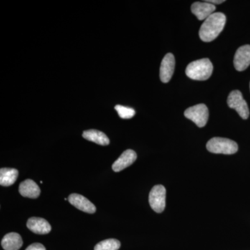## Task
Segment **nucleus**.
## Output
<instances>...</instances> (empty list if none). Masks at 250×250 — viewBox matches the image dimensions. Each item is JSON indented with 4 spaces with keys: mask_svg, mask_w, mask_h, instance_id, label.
Segmentation results:
<instances>
[{
    "mask_svg": "<svg viewBox=\"0 0 250 250\" xmlns=\"http://www.w3.org/2000/svg\"><path fill=\"white\" fill-rule=\"evenodd\" d=\"M233 64L238 71H244L250 65V45L241 46L235 54Z\"/></svg>",
    "mask_w": 250,
    "mask_h": 250,
    "instance_id": "0eeeda50",
    "label": "nucleus"
},
{
    "mask_svg": "<svg viewBox=\"0 0 250 250\" xmlns=\"http://www.w3.org/2000/svg\"><path fill=\"white\" fill-rule=\"evenodd\" d=\"M226 16L223 13H214L204 21L200 27V39L204 42H211L215 40L223 30L226 24Z\"/></svg>",
    "mask_w": 250,
    "mask_h": 250,
    "instance_id": "f257e3e1",
    "label": "nucleus"
},
{
    "mask_svg": "<svg viewBox=\"0 0 250 250\" xmlns=\"http://www.w3.org/2000/svg\"><path fill=\"white\" fill-rule=\"evenodd\" d=\"M18 171L14 168H1L0 170V185L10 187L17 180Z\"/></svg>",
    "mask_w": 250,
    "mask_h": 250,
    "instance_id": "dca6fc26",
    "label": "nucleus"
},
{
    "mask_svg": "<svg viewBox=\"0 0 250 250\" xmlns=\"http://www.w3.org/2000/svg\"><path fill=\"white\" fill-rule=\"evenodd\" d=\"M68 201L79 210L88 213H94L96 211V207L90 200L80 194H71L68 197Z\"/></svg>",
    "mask_w": 250,
    "mask_h": 250,
    "instance_id": "1a4fd4ad",
    "label": "nucleus"
},
{
    "mask_svg": "<svg viewBox=\"0 0 250 250\" xmlns=\"http://www.w3.org/2000/svg\"><path fill=\"white\" fill-rule=\"evenodd\" d=\"M82 136L85 139L97 143V144L100 145V146H108L110 143L107 136L104 133L98 131V130H87V131H83Z\"/></svg>",
    "mask_w": 250,
    "mask_h": 250,
    "instance_id": "2eb2a0df",
    "label": "nucleus"
},
{
    "mask_svg": "<svg viewBox=\"0 0 250 250\" xmlns=\"http://www.w3.org/2000/svg\"><path fill=\"white\" fill-rule=\"evenodd\" d=\"M19 192L23 197L36 199L40 195L41 189L35 182L27 179L20 184Z\"/></svg>",
    "mask_w": 250,
    "mask_h": 250,
    "instance_id": "ddd939ff",
    "label": "nucleus"
},
{
    "mask_svg": "<svg viewBox=\"0 0 250 250\" xmlns=\"http://www.w3.org/2000/svg\"><path fill=\"white\" fill-rule=\"evenodd\" d=\"M27 227L31 231L36 234H47L51 231L52 228L48 222L44 218H29L27 223Z\"/></svg>",
    "mask_w": 250,
    "mask_h": 250,
    "instance_id": "f8f14e48",
    "label": "nucleus"
},
{
    "mask_svg": "<svg viewBox=\"0 0 250 250\" xmlns=\"http://www.w3.org/2000/svg\"><path fill=\"white\" fill-rule=\"evenodd\" d=\"M115 109L116 110L119 116L123 119H130L136 114V111L133 108L121 106V105H116L115 106Z\"/></svg>",
    "mask_w": 250,
    "mask_h": 250,
    "instance_id": "a211bd4d",
    "label": "nucleus"
},
{
    "mask_svg": "<svg viewBox=\"0 0 250 250\" xmlns=\"http://www.w3.org/2000/svg\"><path fill=\"white\" fill-rule=\"evenodd\" d=\"M137 159V154L132 149H127L122 154V155L112 166V169L115 172H121L126 167L132 165Z\"/></svg>",
    "mask_w": 250,
    "mask_h": 250,
    "instance_id": "9b49d317",
    "label": "nucleus"
},
{
    "mask_svg": "<svg viewBox=\"0 0 250 250\" xmlns=\"http://www.w3.org/2000/svg\"><path fill=\"white\" fill-rule=\"evenodd\" d=\"M121 246V242L114 238H111L100 242L95 246L94 250H118Z\"/></svg>",
    "mask_w": 250,
    "mask_h": 250,
    "instance_id": "f3484780",
    "label": "nucleus"
},
{
    "mask_svg": "<svg viewBox=\"0 0 250 250\" xmlns=\"http://www.w3.org/2000/svg\"><path fill=\"white\" fill-rule=\"evenodd\" d=\"M184 116L198 127H204L208 122L209 113L207 106L204 104H200L187 108L184 112Z\"/></svg>",
    "mask_w": 250,
    "mask_h": 250,
    "instance_id": "20e7f679",
    "label": "nucleus"
},
{
    "mask_svg": "<svg viewBox=\"0 0 250 250\" xmlns=\"http://www.w3.org/2000/svg\"><path fill=\"white\" fill-rule=\"evenodd\" d=\"M207 148L214 154H233L237 152L238 146L235 141L225 138L215 137L208 141Z\"/></svg>",
    "mask_w": 250,
    "mask_h": 250,
    "instance_id": "7ed1b4c3",
    "label": "nucleus"
},
{
    "mask_svg": "<svg viewBox=\"0 0 250 250\" xmlns=\"http://www.w3.org/2000/svg\"><path fill=\"white\" fill-rule=\"evenodd\" d=\"M215 11V5L210 4L207 1L193 3L191 6V11L199 21H205L207 18L214 14Z\"/></svg>",
    "mask_w": 250,
    "mask_h": 250,
    "instance_id": "9d476101",
    "label": "nucleus"
},
{
    "mask_svg": "<svg viewBox=\"0 0 250 250\" xmlns=\"http://www.w3.org/2000/svg\"><path fill=\"white\" fill-rule=\"evenodd\" d=\"M1 244L4 250H18L22 246L23 241L21 235L11 232L5 235Z\"/></svg>",
    "mask_w": 250,
    "mask_h": 250,
    "instance_id": "4468645a",
    "label": "nucleus"
},
{
    "mask_svg": "<svg viewBox=\"0 0 250 250\" xmlns=\"http://www.w3.org/2000/svg\"><path fill=\"white\" fill-rule=\"evenodd\" d=\"M175 67V59L173 54H166L161 62L160 67V79L164 83L170 82L174 71Z\"/></svg>",
    "mask_w": 250,
    "mask_h": 250,
    "instance_id": "6e6552de",
    "label": "nucleus"
},
{
    "mask_svg": "<svg viewBox=\"0 0 250 250\" xmlns=\"http://www.w3.org/2000/svg\"><path fill=\"white\" fill-rule=\"evenodd\" d=\"M25 250H46V248L41 243H35L28 247Z\"/></svg>",
    "mask_w": 250,
    "mask_h": 250,
    "instance_id": "6ab92c4d",
    "label": "nucleus"
},
{
    "mask_svg": "<svg viewBox=\"0 0 250 250\" xmlns=\"http://www.w3.org/2000/svg\"><path fill=\"white\" fill-rule=\"evenodd\" d=\"M228 104L229 107L236 110L243 119L246 120L249 118L250 111L248 104L239 90H233L230 93L228 99Z\"/></svg>",
    "mask_w": 250,
    "mask_h": 250,
    "instance_id": "39448f33",
    "label": "nucleus"
},
{
    "mask_svg": "<svg viewBox=\"0 0 250 250\" xmlns=\"http://www.w3.org/2000/svg\"><path fill=\"white\" fill-rule=\"evenodd\" d=\"M166 190L162 185L154 186L149 192V202L151 208L156 213H161L166 208Z\"/></svg>",
    "mask_w": 250,
    "mask_h": 250,
    "instance_id": "423d86ee",
    "label": "nucleus"
},
{
    "mask_svg": "<svg viewBox=\"0 0 250 250\" xmlns=\"http://www.w3.org/2000/svg\"></svg>",
    "mask_w": 250,
    "mask_h": 250,
    "instance_id": "412c9836",
    "label": "nucleus"
},
{
    "mask_svg": "<svg viewBox=\"0 0 250 250\" xmlns=\"http://www.w3.org/2000/svg\"><path fill=\"white\" fill-rule=\"evenodd\" d=\"M207 1L208 3H210V4H212L213 5L215 4H222V3L225 2V1L224 0H208V1Z\"/></svg>",
    "mask_w": 250,
    "mask_h": 250,
    "instance_id": "aec40b11",
    "label": "nucleus"
},
{
    "mask_svg": "<svg viewBox=\"0 0 250 250\" xmlns=\"http://www.w3.org/2000/svg\"><path fill=\"white\" fill-rule=\"evenodd\" d=\"M213 64L208 59H202L188 64L186 69V74L193 80L205 81L211 76Z\"/></svg>",
    "mask_w": 250,
    "mask_h": 250,
    "instance_id": "f03ea898",
    "label": "nucleus"
}]
</instances>
